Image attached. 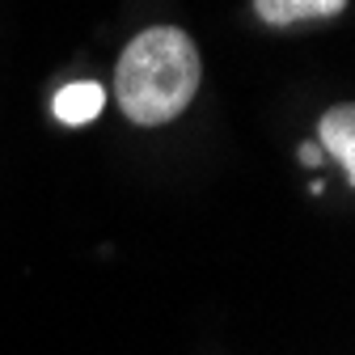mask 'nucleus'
<instances>
[{
    "instance_id": "nucleus-1",
    "label": "nucleus",
    "mask_w": 355,
    "mask_h": 355,
    "mask_svg": "<svg viewBox=\"0 0 355 355\" xmlns=\"http://www.w3.org/2000/svg\"><path fill=\"white\" fill-rule=\"evenodd\" d=\"M199 89V51L195 42L173 30L153 26L127 42L114 68V98L123 114L140 127H161L178 119Z\"/></svg>"
},
{
    "instance_id": "nucleus-2",
    "label": "nucleus",
    "mask_w": 355,
    "mask_h": 355,
    "mask_svg": "<svg viewBox=\"0 0 355 355\" xmlns=\"http://www.w3.org/2000/svg\"><path fill=\"white\" fill-rule=\"evenodd\" d=\"M318 140L322 148L347 169V178L355 173V106H334L322 114L318 123Z\"/></svg>"
},
{
    "instance_id": "nucleus-3",
    "label": "nucleus",
    "mask_w": 355,
    "mask_h": 355,
    "mask_svg": "<svg viewBox=\"0 0 355 355\" xmlns=\"http://www.w3.org/2000/svg\"><path fill=\"white\" fill-rule=\"evenodd\" d=\"M254 9L266 26H296L309 17H334L347 9V0H254Z\"/></svg>"
},
{
    "instance_id": "nucleus-4",
    "label": "nucleus",
    "mask_w": 355,
    "mask_h": 355,
    "mask_svg": "<svg viewBox=\"0 0 355 355\" xmlns=\"http://www.w3.org/2000/svg\"><path fill=\"white\" fill-rule=\"evenodd\" d=\"M102 102H106V94H102L98 80H72L68 89H60V94H55V119L80 127V123H89V119L102 114Z\"/></svg>"
},
{
    "instance_id": "nucleus-5",
    "label": "nucleus",
    "mask_w": 355,
    "mask_h": 355,
    "mask_svg": "<svg viewBox=\"0 0 355 355\" xmlns=\"http://www.w3.org/2000/svg\"><path fill=\"white\" fill-rule=\"evenodd\" d=\"M300 157H304V165H318V161H322V153H318V148H313V144H309V148H304V153H300Z\"/></svg>"
}]
</instances>
